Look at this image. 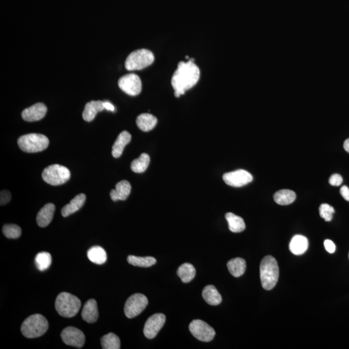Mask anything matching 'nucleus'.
Returning a JSON list of instances; mask_svg holds the SVG:
<instances>
[{
  "label": "nucleus",
  "instance_id": "obj_23",
  "mask_svg": "<svg viewBox=\"0 0 349 349\" xmlns=\"http://www.w3.org/2000/svg\"><path fill=\"white\" fill-rule=\"evenodd\" d=\"M202 297L208 304L216 306L222 302V297L214 286L208 285L202 291Z\"/></svg>",
  "mask_w": 349,
  "mask_h": 349
},
{
  "label": "nucleus",
  "instance_id": "obj_1",
  "mask_svg": "<svg viewBox=\"0 0 349 349\" xmlns=\"http://www.w3.org/2000/svg\"><path fill=\"white\" fill-rule=\"evenodd\" d=\"M200 69L194 63V59L187 63L180 61L172 78V85L175 90V97L184 95L198 83L200 78Z\"/></svg>",
  "mask_w": 349,
  "mask_h": 349
},
{
  "label": "nucleus",
  "instance_id": "obj_10",
  "mask_svg": "<svg viewBox=\"0 0 349 349\" xmlns=\"http://www.w3.org/2000/svg\"><path fill=\"white\" fill-rule=\"evenodd\" d=\"M118 84L121 90L130 96L139 95L142 91L140 78L135 74L124 75L118 80Z\"/></svg>",
  "mask_w": 349,
  "mask_h": 349
},
{
  "label": "nucleus",
  "instance_id": "obj_4",
  "mask_svg": "<svg viewBox=\"0 0 349 349\" xmlns=\"http://www.w3.org/2000/svg\"><path fill=\"white\" fill-rule=\"evenodd\" d=\"M81 307V301L77 297L68 293H61L57 296L55 308L61 316L73 318Z\"/></svg>",
  "mask_w": 349,
  "mask_h": 349
},
{
  "label": "nucleus",
  "instance_id": "obj_40",
  "mask_svg": "<svg viewBox=\"0 0 349 349\" xmlns=\"http://www.w3.org/2000/svg\"><path fill=\"white\" fill-rule=\"evenodd\" d=\"M343 148L346 152L349 153V138H347V139L344 142Z\"/></svg>",
  "mask_w": 349,
  "mask_h": 349
},
{
  "label": "nucleus",
  "instance_id": "obj_18",
  "mask_svg": "<svg viewBox=\"0 0 349 349\" xmlns=\"http://www.w3.org/2000/svg\"><path fill=\"white\" fill-rule=\"evenodd\" d=\"M105 110L104 101H91L87 103L83 113L84 120L86 122H91L95 118L98 112Z\"/></svg>",
  "mask_w": 349,
  "mask_h": 349
},
{
  "label": "nucleus",
  "instance_id": "obj_13",
  "mask_svg": "<svg viewBox=\"0 0 349 349\" xmlns=\"http://www.w3.org/2000/svg\"><path fill=\"white\" fill-rule=\"evenodd\" d=\"M166 316L163 314H155L148 319L143 328V334L148 339H153L159 333L164 326Z\"/></svg>",
  "mask_w": 349,
  "mask_h": 349
},
{
  "label": "nucleus",
  "instance_id": "obj_9",
  "mask_svg": "<svg viewBox=\"0 0 349 349\" xmlns=\"http://www.w3.org/2000/svg\"><path fill=\"white\" fill-rule=\"evenodd\" d=\"M189 329L195 338L204 342L211 341L215 336L214 329L200 319L192 321L190 324Z\"/></svg>",
  "mask_w": 349,
  "mask_h": 349
},
{
  "label": "nucleus",
  "instance_id": "obj_24",
  "mask_svg": "<svg viewBox=\"0 0 349 349\" xmlns=\"http://www.w3.org/2000/svg\"><path fill=\"white\" fill-rule=\"evenodd\" d=\"M228 269L230 273L236 278L242 276L247 269V263L245 260L240 257L230 260L227 263Z\"/></svg>",
  "mask_w": 349,
  "mask_h": 349
},
{
  "label": "nucleus",
  "instance_id": "obj_12",
  "mask_svg": "<svg viewBox=\"0 0 349 349\" xmlns=\"http://www.w3.org/2000/svg\"><path fill=\"white\" fill-rule=\"evenodd\" d=\"M61 338L66 345L81 348L85 343L86 336L78 329L68 326L64 329L61 333Z\"/></svg>",
  "mask_w": 349,
  "mask_h": 349
},
{
  "label": "nucleus",
  "instance_id": "obj_41",
  "mask_svg": "<svg viewBox=\"0 0 349 349\" xmlns=\"http://www.w3.org/2000/svg\"><path fill=\"white\" fill-rule=\"evenodd\" d=\"M348 258H349V254H348Z\"/></svg>",
  "mask_w": 349,
  "mask_h": 349
},
{
  "label": "nucleus",
  "instance_id": "obj_7",
  "mask_svg": "<svg viewBox=\"0 0 349 349\" xmlns=\"http://www.w3.org/2000/svg\"><path fill=\"white\" fill-rule=\"evenodd\" d=\"M44 181L52 186L65 184L71 177L68 168L60 165H53L47 167L42 173Z\"/></svg>",
  "mask_w": 349,
  "mask_h": 349
},
{
  "label": "nucleus",
  "instance_id": "obj_20",
  "mask_svg": "<svg viewBox=\"0 0 349 349\" xmlns=\"http://www.w3.org/2000/svg\"><path fill=\"white\" fill-rule=\"evenodd\" d=\"M86 200V196L85 194H80L76 195L74 199L71 200V202L68 204L66 205L61 209V215L64 217L69 216V215L74 214L79 210L81 209L84 206Z\"/></svg>",
  "mask_w": 349,
  "mask_h": 349
},
{
  "label": "nucleus",
  "instance_id": "obj_19",
  "mask_svg": "<svg viewBox=\"0 0 349 349\" xmlns=\"http://www.w3.org/2000/svg\"><path fill=\"white\" fill-rule=\"evenodd\" d=\"M309 247V241L306 237L301 236V235H296L292 239L289 244L290 251L294 255L296 256H300V255L305 253L307 251Z\"/></svg>",
  "mask_w": 349,
  "mask_h": 349
},
{
  "label": "nucleus",
  "instance_id": "obj_5",
  "mask_svg": "<svg viewBox=\"0 0 349 349\" xmlns=\"http://www.w3.org/2000/svg\"><path fill=\"white\" fill-rule=\"evenodd\" d=\"M18 145L24 152L37 153L47 149L49 145V140L45 135L38 133H30L19 137Z\"/></svg>",
  "mask_w": 349,
  "mask_h": 349
},
{
  "label": "nucleus",
  "instance_id": "obj_30",
  "mask_svg": "<svg viewBox=\"0 0 349 349\" xmlns=\"http://www.w3.org/2000/svg\"><path fill=\"white\" fill-rule=\"evenodd\" d=\"M128 263L132 265L148 268L156 263L155 258L153 257H138L135 256H129L128 257Z\"/></svg>",
  "mask_w": 349,
  "mask_h": 349
},
{
  "label": "nucleus",
  "instance_id": "obj_28",
  "mask_svg": "<svg viewBox=\"0 0 349 349\" xmlns=\"http://www.w3.org/2000/svg\"><path fill=\"white\" fill-rule=\"evenodd\" d=\"M196 274L195 267L190 263H184L177 270V275L183 283H188L194 279Z\"/></svg>",
  "mask_w": 349,
  "mask_h": 349
},
{
  "label": "nucleus",
  "instance_id": "obj_29",
  "mask_svg": "<svg viewBox=\"0 0 349 349\" xmlns=\"http://www.w3.org/2000/svg\"><path fill=\"white\" fill-rule=\"evenodd\" d=\"M150 162V156L147 153H142L140 157L136 158L131 165V169L135 173L145 172L149 167Z\"/></svg>",
  "mask_w": 349,
  "mask_h": 349
},
{
  "label": "nucleus",
  "instance_id": "obj_39",
  "mask_svg": "<svg viewBox=\"0 0 349 349\" xmlns=\"http://www.w3.org/2000/svg\"><path fill=\"white\" fill-rule=\"evenodd\" d=\"M104 106H105V110L111 111H115V108H114L113 105L112 104L109 102V101H104Z\"/></svg>",
  "mask_w": 349,
  "mask_h": 349
},
{
  "label": "nucleus",
  "instance_id": "obj_36",
  "mask_svg": "<svg viewBox=\"0 0 349 349\" xmlns=\"http://www.w3.org/2000/svg\"><path fill=\"white\" fill-rule=\"evenodd\" d=\"M329 183L332 186L334 187H339L343 182V179L340 175L339 174H333L329 179Z\"/></svg>",
  "mask_w": 349,
  "mask_h": 349
},
{
  "label": "nucleus",
  "instance_id": "obj_17",
  "mask_svg": "<svg viewBox=\"0 0 349 349\" xmlns=\"http://www.w3.org/2000/svg\"><path fill=\"white\" fill-rule=\"evenodd\" d=\"M81 317L84 321L89 323H93L97 321L98 318V311L97 303L93 299H89L84 304Z\"/></svg>",
  "mask_w": 349,
  "mask_h": 349
},
{
  "label": "nucleus",
  "instance_id": "obj_33",
  "mask_svg": "<svg viewBox=\"0 0 349 349\" xmlns=\"http://www.w3.org/2000/svg\"><path fill=\"white\" fill-rule=\"evenodd\" d=\"M3 233L7 238L17 239L21 236L22 229L16 224H5L3 227Z\"/></svg>",
  "mask_w": 349,
  "mask_h": 349
},
{
  "label": "nucleus",
  "instance_id": "obj_8",
  "mask_svg": "<svg viewBox=\"0 0 349 349\" xmlns=\"http://www.w3.org/2000/svg\"><path fill=\"white\" fill-rule=\"evenodd\" d=\"M148 304L147 297L142 294H135L131 296L126 302L125 315L128 318H135L142 313Z\"/></svg>",
  "mask_w": 349,
  "mask_h": 349
},
{
  "label": "nucleus",
  "instance_id": "obj_15",
  "mask_svg": "<svg viewBox=\"0 0 349 349\" xmlns=\"http://www.w3.org/2000/svg\"><path fill=\"white\" fill-rule=\"evenodd\" d=\"M132 190V186L127 180H121L115 186V190H111L110 192L111 199L113 201L117 200H125L128 199Z\"/></svg>",
  "mask_w": 349,
  "mask_h": 349
},
{
  "label": "nucleus",
  "instance_id": "obj_34",
  "mask_svg": "<svg viewBox=\"0 0 349 349\" xmlns=\"http://www.w3.org/2000/svg\"><path fill=\"white\" fill-rule=\"evenodd\" d=\"M335 213L334 208L328 204H322L319 207V215L325 221H331Z\"/></svg>",
  "mask_w": 349,
  "mask_h": 349
},
{
  "label": "nucleus",
  "instance_id": "obj_38",
  "mask_svg": "<svg viewBox=\"0 0 349 349\" xmlns=\"http://www.w3.org/2000/svg\"><path fill=\"white\" fill-rule=\"evenodd\" d=\"M340 194L344 199L349 201V188L346 186H343L340 189Z\"/></svg>",
  "mask_w": 349,
  "mask_h": 349
},
{
  "label": "nucleus",
  "instance_id": "obj_21",
  "mask_svg": "<svg viewBox=\"0 0 349 349\" xmlns=\"http://www.w3.org/2000/svg\"><path fill=\"white\" fill-rule=\"evenodd\" d=\"M132 140V135L130 133L124 131L121 132L114 143L112 148V155L113 157L119 158L122 155L124 149L130 142Z\"/></svg>",
  "mask_w": 349,
  "mask_h": 349
},
{
  "label": "nucleus",
  "instance_id": "obj_37",
  "mask_svg": "<svg viewBox=\"0 0 349 349\" xmlns=\"http://www.w3.org/2000/svg\"><path fill=\"white\" fill-rule=\"evenodd\" d=\"M324 246H325L326 251H327L329 253L333 254L334 253V252L336 251V245L334 243L333 241H331V240H325V241H324Z\"/></svg>",
  "mask_w": 349,
  "mask_h": 349
},
{
  "label": "nucleus",
  "instance_id": "obj_2",
  "mask_svg": "<svg viewBox=\"0 0 349 349\" xmlns=\"http://www.w3.org/2000/svg\"><path fill=\"white\" fill-rule=\"evenodd\" d=\"M279 270L278 262L271 256L264 257L260 264V278L266 291L273 289L278 283Z\"/></svg>",
  "mask_w": 349,
  "mask_h": 349
},
{
  "label": "nucleus",
  "instance_id": "obj_11",
  "mask_svg": "<svg viewBox=\"0 0 349 349\" xmlns=\"http://www.w3.org/2000/svg\"><path fill=\"white\" fill-rule=\"evenodd\" d=\"M222 179L227 184L232 187H242L253 180V177L249 172L244 170L224 173Z\"/></svg>",
  "mask_w": 349,
  "mask_h": 349
},
{
  "label": "nucleus",
  "instance_id": "obj_22",
  "mask_svg": "<svg viewBox=\"0 0 349 349\" xmlns=\"http://www.w3.org/2000/svg\"><path fill=\"white\" fill-rule=\"evenodd\" d=\"M136 122L141 131L148 132L155 127L157 124V119L155 116L150 113H143L138 116Z\"/></svg>",
  "mask_w": 349,
  "mask_h": 349
},
{
  "label": "nucleus",
  "instance_id": "obj_26",
  "mask_svg": "<svg viewBox=\"0 0 349 349\" xmlns=\"http://www.w3.org/2000/svg\"><path fill=\"white\" fill-rule=\"evenodd\" d=\"M274 199L277 204L289 205L295 201L296 195L291 190H281L274 194Z\"/></svg>",
  "mask_w": 349,
  "mask_h": 349
},
{
  "label": "nucleus",
  "instance_id": "obj_16",
  "mask_svg": "<svg viewBox=\"0 0 349 349\" xmlns=\"http://www.w3.org/2000/svg\"><path fill=\"white\" fill-rule=\"evenodd\" d=\"M55 212V206L48 203L39 210L36 217V222L39 227H48L51 223Z\"/></svg>",
  "mask_w": 349,
  "mask_h": 349
},
{
  "label": "nucleus",
  "instance_id": "obj_27",
  "mask_svg": "<svg viewBox=\"0 0 349 349\" xmlns=\"http://www.w3.org/2000/svg\"><path fill=\"white\" fill-rule=\"evenodd\" d=\"M88 257L92 263L96 264H103L107 261V254L100 247H93L89 250Z\"/></svg>",
  "mask_w": 349,
  "mask_h": 349
},
{
  "label": "nucleus",
  "instance_id": "obj_6",
  "mask_svg": "<svg viewBox=\"0 0 349 349\" xmlns=\"http://www.w3.org/2000/svg\"><path fill=\"white\" fill-rule=\"evenodd\" d=\"M155 60L154 54L148 49L133 51L126 58L125 68L128 71L141 70L152 65Z\"/></svg>",
  "mask_w": 349,
  "mask_h": 349
},
{
  "label": "nucleus",
  "instance_id": "obj_25",
  "mask_svg": "<svg viewBox=\"0 0 349 349\" xmlns=\"http://www.w3.org/2000/svg\"><path fill=\"white\" fill-rule=\"evenodd\" d=\"M227 221L229 223V230L234 233H239L244 231L246 225H245L244 220L241 217L233 214V213H227L226 215Z\"/></svg>",
  "mask_w": 349,
  "mask_h": 349
},
{
  "label": "nucleus",
  "instance_id": "obj_14",
  "mask_svg": "<svg viewBox=\"0 0 349 349\" xmlns=\"http://www.w3.org/2000/svg\"><path fill=\"white\" fill-rule=\"evenodd\" d=\"M48 108L43 103H37L22 111V118L27 122H35L46 116Z\"/></svg>",
  "mask_w": 349,
  "mask_h": 349
},
{
  "label": "nucleus",
  "instance_id": "obj_3",
  "mask_svg": "<svg viewBox=\"0 0 349 349\" xmlns=\"http://www.w3.org/2000/svg\"><path fill=\"white\" fill-rule=\"evenodd\" d=\"M49 323L41 314H33L27 318L22 323L21 331L25 337L36 338L40 337L48 331Z\"/></svg>",
  "mask_w": 349,
  "mask_h": 349
},
{
  "label": "nucleus",
  "instance_id": "obj_35",
  "mask_svg": "<svg viewBox=\"0 0 349 349\" xmlns=\"http://www.w3.org/2000/svg\"><path fill=\"white\" fill-rule=\"evenodd\" d=\"M11 199V194L7 190H2L0 194V204L1 206L7 204Z\"/></svg>",
  "mask_w": 349,
  "mask_h": 349
},
{
  "label": "nucleus",
  "instance_id": "obj_31",
  "mask_svg": "<svg viewBox=\"0 0 349 349\" xmlns=\"http://www.w3.org/2000/svg\"><path fill=\"white\" fill-rule=\"evenodd\" d=\"M101 345L104 349H119L120 340L116 334L111 333L101 338Z\"/></svg>",
  "mask_w": 349,
  "mask_h": 349
},
{
  "label": "nucleus",
  "instance_id": "obj_32",
  "mask_svg": "<svg viewBox=\"0 0 349 349\" xmlns=\"http://www.w3.org/2000/svg\"><path fill=\"white\" fill-rule=\"evenodd\" d=\"M51 256L48 252H40L37 254L35 257L36 266L40 271L48 269L51 266Z\"/></svg>",
  "mask_w": 349,
  "mask_h": 349
}]
</instances>
